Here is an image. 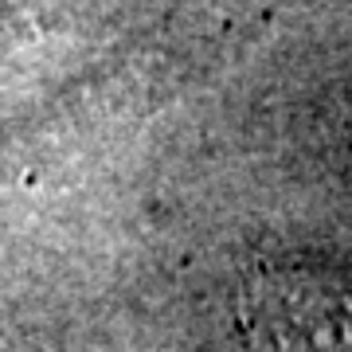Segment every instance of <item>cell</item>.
Here are the masks:
<instances>
[{
	"label": "cell",
	"instance_id": "1",
	"mask_svg": "<svg viewBox=\"0 0 352 352\" xmlns=\"http://www.w3.org/2000/svg\"><path fill=\"white\" fill-rule=\"evenodd\" d=\"M340 138H344V149H349V161H352V102L340 110Z\"/></svg>",
	"mask_w": 352,
	"mask_h": 352
}]
</instances>
